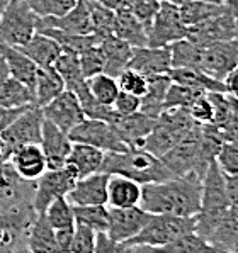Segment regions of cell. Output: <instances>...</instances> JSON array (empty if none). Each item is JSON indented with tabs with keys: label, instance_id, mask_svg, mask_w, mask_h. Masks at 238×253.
<instances>
[{
	"label": "cell",
	"instance_id": "6da1fadb",
	"mask_svg": "<svg viewBox=\"0 0 238 253\" xmlns=\"http://www.w3.org/2000/svg\"><path fill=\"white\" fill-rule=\"evenodd\" d=\"M202 177L196 172L142 185V206L150 214L196 216L201 209Z\"/></svg>",
	"mask_w": 238,
	"mask_h": 253
},
{
	"label": "cell",
	"instance_id": "7a4b0ae2",
	"mask_svg": "<svg viewBox=\"0 0 238 253\" xmlns=\"http://www.w3.org/2000/svg\"><path fill=\"white\" fill-rule=\"evenodd\" d=\"M100 172H106L109 175H123L142 185L175 177L162 158L155 157L153 153L142 146L126 148L123 151H109L104 157Z\"/></svg>",
	"mask_w": 238,
	"mask_h": 253
},
{
	"label": "cell",
	"instance_id": "3957f363",
	"mask_svg": "<svg viewBox=\"0 0 238 253\" xmlns=\"http://www.w3.org/2000/svg\"><path fill=\"white\" fill-rule=\"evenodd\" d=\"M196 231V216H174V214H150L146 224L138 235L124 241V252L162 250L170 241L186 233Z\"/></svg>",
	"mask_w": 238,
	"mask_h": 253
},
{
	"label": "cell",
	"instance_id": "277c9868",
	"mask_svg": "<svg viewBox=\"0 0 238 253\" xmlns=\"http://www.w3.org/2000/svg\"><path fill=\"white\" fill-rule=\"evenodd\" d=\"M196 121L190 118L189 109L175 107L165 109L157 118L153 129L145 138L142 148L162 158L169 150L177 145L184 136L196 126Z\"/></svg>",
	"mask_w": 238,
	"mask_h": 253
},
{
	"label": "cell",
	"instance_id": "5b68a950",
	"mask_svg": "<svg viewBox=\"0 0 238 253\" xmlns=\"http://www.w3.org/2000/svg\"><path fill=\"white\" fill-rule=\"evenodd\" d=\"M38 17L24 0H10L0 17V44H26L38 29Z\"/></svg>",
	"mask_w": 238,
	"mask_h": 253
},
{
	"label": "cell",
	"instance_id": "8992f818",
	"mask_svg": "<svg viewBox=\"0 0 238 253\" xmlns=\"http://www.w3.org/2000/svg\"><path fill=\"white\" fill-rule=\"evenodd\" d=\"M36 214L33 204L0 209V253L27 252V233Z\"/></svg>",
	"mask_w": 238,
	"mask_h": 253
},
{
	"label": "cell",
	"instance_id": "52a82bcc",
	"mask_svg": "<svg viewBox=\"0 0 238 253\" xmlns=\"http://www.w3.org/2000/svg\"><path fill=\"white\" fill-rule=\"evenodd\" d=\"M187 36V26L181 17L179 5L169 2H160V7L148 26V46L163 48L172 42L184 40Z\"/></svg>",
	"mask_w": 238,
	"mask_h": 253
},
{
	"label": "cell",
	"instance_id": "ba28073f",
	"mask_svg": "<svg viewBox=\"0 0 238 253\" xmlns=\"http://www.w3.org/2000/svg\"><path fill=\"white\" fill-rule=\"evenodd\" d=\"M77 180H79V175L68 165L61 167V169L46 170L36 180V189H34L33 206L36 212H45L46 208L54 199L68 196Z\"/></svg>",
	"mask_w": 238,
	"mask_h": 253
},
{
	"label": "cell",
	"instance_id": "9c48e42d",
	"mask_svg": "<svg viewBox=\"0 0 238 253\" xmlns=\"http://www.w3.org/2000/svg\"><path fill=\"white\" fill-rule=\"evenodd\" d=\"M68 136L72 141L92 145L99 148V150L106 151V153H109V151H123L126 148H130L121 139L114 126L102 119L85 118L70 131Z\"/></svg>",
	"mask_w": 238,
	"mask_h": 253
},
{
	"label": "cell",
	"instance_id": "30bf717a",
	"mask_svg": "<svg viewBox=\"0 0 238 253\" xmlns=\"http://www.w3.org/2000/svg\"><path fill=\"white\" fill-rule=\"evenodd\" d=\"M187 40L197 46H208L218 41L238 40V17L230 9L211 19L187 26Z\"/></svg>",
	"mask_w": 238,
	"mask_h": 253
},
{
	"label": "cell",
	"instance_id": "8fae6325",
	"mask_svg": "<svg viewBox=\"0 0 238 253\" xmlns=\"http://www.w3.org/2000/svg\"><path fill=\"white\" fill-rule=\"evenodd\" d=\"M43 109L40 106H31L24 112L15 118L5 129L0 133L3 141L10 146V150H15L24 145H40L41 141V131H43Z\"/></svg>",
	"mask_w": 238,
	"mask_h": 253
},
{
	"label": "cell",
	"instance_id": "7c38bea8",
	"mask_svg": "<svg viewBox=\"0 0 238 253\" xmlns=\"http://www.w3.org/2000/svg\"><path fill=\"white\" fill-rule=\"evenodd\" d=\"M36 182H29L15 172L9 160L0 163V209L33 204Z\"/></svg>",
	"mask_w": 238,
	"mask_h": 253
},
{
	"label": "cell",
	"instance_id": "4fadbf2b",
	"mask_svg": "<svg viewBox=\"0 0 238 253\" xmlns=\"http://www.w3.org/2000/svg\"><path fill=\"white\" fill-rule=\"evenodd\" d=\"M238 65V40L218 41L208 46H201L199 70L209 77L223 80Z\"/></svg>",
	"mask_w": 238,
	"mask_h": 253
},
{
	"label": "cell",
	"instance_id": "5bb4252c",
	"mask_svg": "<svg viewBox=\"0 0 238 253\" xmlns=\"http://www.w3.org/2000/svg\"><path fill=\"white\" fill-rule=\"evenodd\" d=\"M109 208V221L106 235L116 243L123 245L124 241L131 240L138 235L140 229L146 224L150 212L145 211L142 206H131V208Z\"/></svg>",
	"mask_w": 238,
	"mask_h": 253
},
{
	"label": "cell",
	"instance_id": "9a60e30c",
	"mask_svg": "<svg viewBox=\"0 0 238 253\" xmlns=\"http://www.w3.org/2000/svg\"><path fill=\"white\" fill-rule=\"evenodd\" d=\"M41 109L45 119L51 121L54 126H58L65 133H70L77 124L85 119V112L79 97L75 95V92L66 88Z\"/></svg>",
	"mask_w": 238,
	"mask_h": 253
},
{
	"label": "cell",
	"instance_id": "2e32d148",
	"mask_svg": "<svg viewBox=\"0 0 238 253\" xmlns=\"http://www.w3.org/2000/svg\"><path fill=\"white\" fill-rule=\"evenodd\" d=\"M38 27H53V29L63 31L68 34H92V17L87 0H77L75 5L56 17H40Z\"/></svg>",
	"mask_w": 238,
	"mask_h": 253
},
{
	"label": "cell",
	"instance_id": "e0dca14e",
	"mask_svg": "<svg viewBox=\"0 0 238 253\" xmlns=\"http://www.w3.org/2000/svg\"><path fill=\"white\" fill-rule=\"evenodd\" d=\"M72 139L68 133L61 131L58 126H54L51 121H43L41 141L40 146L45 153L48 169H61L66 165V158L72 150Z\"/></svg>",
	"mask_w": 238,
	"mask_h": 253
},
{
	"label": "cell",
	"instance_id": "ac0fdd59",
	"mask_svg": "<svg viewBox=\"0 0 238 253\" xmlns=\"http://www.w3.org/2000/svg\"><path fill=\"white\" fill-rule=\"evenodd\" d=\"M111 175L106 172H95L82 177L75 182L66 199L73 206H107V184Z\"/></svg>",
	"mask_w": 238,
	"mask_h": 253
},
{
	"label": "cell",
	"instance_id": "d6986e66",
	"mask_svg": "<svg viewBox=\"0 0 238 253\" xmlns=\"http://www.w3.org/2000/svg\"><path fill=\"white\" fill-rule=\"evenodd\" d=\"M128 68H133L145 75L146 79L155 75H165L170 72V48H153V46H142V48H133V54Z\"/></svg>",
	"mask_w": 238,
	"mask_h": 253
},
{
	"label": "cell",
	"instance_id": "ffe728a7",
	"mask_svg": "<svg viewBox=\"0 0 238 253\" xmlns=\"http://www.w3.org/2000/svg\"><path fill=\"white\" fill-rule=\"evenodd\" d=\"M155 123H157V118H151V116L145 114V112L138 111L128 116H118L114 119V123H112V126H114V129L118 131L121 139L128 146L135 148L143 145L145 138L153 129Z\"/></svg>",
	"mask_w": 238,
	"mask_h": 253
},
{
	"label": "cell",
	"instance_id": "44dd1931",
	"mask_svg": "<svg viewBox=\"0 0 238 253\" xmlns=\"http://www.w3.org/2000/svg\"><path fill=\"white\" fill-rule=\"evenodd\" d=\"M9 162L12 163L15 172L29 182H36L48 170V163H46L41 146L34 143L15 148L10 153Z\"/></svg>",
	"mask_w": 238,
	"mask_h": 253
},
{
	"label": "cell",
	"instance_id": "7402d4cb",
	"mask_svg": "<svg viewBox=\"0 0 238 253\" xmlns=\"http://www.w3.org/2000/svg\"><path fill=\"white\" fill-rule=\"evenodd\" d=\"M114 36L126 41L133 48L148 46V29L146 26L131 12L128 7L116 10L114 17Z\"/></svg>",
	"mask_w": 238,
	"mask_h": 253
},
{
	"label": "cell",
	"instance_id": "603a6c76",
	"mask_svg": "<svg viewBox=\"0 0 238 253\" xmlns=\"http://www.w3.org/2000/svg\"><path fill=\"white\" fill-rule=\"evenodd\" d=\"M106 151L99 150V148L92 145H85V143H72V150L66 158V165L72 167L79 178L87 177L91 173L100 172L104 163Z\"/></svg>",
	"mask_w": 238,
	"mask_h": 253
},
{
	"label": "cell",
	"instance_id": "cb8c5ba5",
	"mask_svg": "<svg viewBox=\"0 0 238 253\" xmlns=\"http://www.w3.org/2000/svg\"><path fill=\"white\" fill-rule=\"evenodd\" d=\"M0 54L5 60L7 67H9L10 77H14L15 80L22 82L29 88L34 90V84H36V75H38V65L31 60L27 54H24L15 46H7L0 44Z\"/></svg>",
	"mask_w": 238,
	"mask_h": 253
},
{
	"label": "cell",
	"instance_id": "d4e9b609",
	"mask_svg": "<svg viewBox=\"0 0 238 253\" xmlns=\"http://www.w3.org/2000/svg\"><path fill=\"white\" fill-rule=\"evenodd\" d=\"M142 184L123 175H111L107 184V206L111 208H131L140 206Z\"/></svg>",
	"mask_w": 238,
	"mask_h": 253
},
{
	"label": "cell",
	"instance_id": "484cf974",
	"mask_svg": "<svg viewBox=\"0 0 238 253\" xmlns=\"http://www.w3.org/2000/svg\"><path fill=\"white\" fill-rule=\"evenodd\" d=\"M99 46L104 53V60H106L104 73L118 79L119 73L123 72V70H126L128 65H130L131 54H133V46L128 44L126 41L119 40V38L114 36V34L100 40Z\"/></svg>",
	"mask_w": 238,
	"mask_h": 253
},
{
	"label": "cell",
	"instance_id": "4316f807",
	"mask_svg": "<svg viewBox=\"0 0 238 253\" xmlns=\"http://www.w3.org/2000/svg\"><path fill=\"white\" fill-rule=\"evenodd\" d=\"M19 49L27 54L38 65V68L54 67V61H56L58 54L61 53V46L53 38L46 36L40 31H36L26 44L19 46Z\"/></svg>",
	"mask_w": 238,
	"mask_h": 253
},
{
	"label": "cell",
	"instance_id": "83f0119b",
	"mask_svg": "<svg viewBox=\"0 0 238 253\" xmlns=\"http://www.w3.org/2000/svg\"><path fill=\"white\" fill-rule=\"evenodd\" d=\"M216 252H238V208L230 206L209 238Z\"/></svg>",
	"mask_w": 238,
	"mask_h": 253
},
{
	"label": "cell",
	"instance_id": "f1b7e54d",
	"mask_svg": "<svg viewBox=\"0 0 238 253\" xmlns=\"http://www.w3.org/2000/svg\"><path fill=\"white\" fill-rule=\"evenodd\" d=\"M172 79L169 73L165 75H155L148 79L146 92L140 97V111L151 118H158L163 112V104H165V95L169 90Z\"/></svg>",
	"mask_w": 238,
	"mask_h": 253
},
{
	"label": "cell",
	"instance_id": "f546056e",
	"mask_svg": "<svg viewBox=\"0 0 238 253\" xmlns=\"http://www.w3.org/2000/svg\"><path fill=\"white\" fill-rule=\"evenodd\" d=\"M169 77L175 84L186 85V87H190L202 93L225 92L223 80L213 79L208 73H204L202 70L197 68H170Z\"/></svg>",
	"mask_w": 238,
	"mask_h": 253
},
{
	"label": "cell",
	"instance_id": "4dcf8cb0",
	"mask_svg": "<svg viewBox=\"0 0 238 253\" xmlns=\"http://www.w3.org/2000/svg\"><path fill=\"white\" fill-rule=\"evenodd\" d=\"M27 252H58L54 228L45 212H38L27 233Z\"/></svg>",
	"mask_w": 238,
	"mask_h": 253
},
{
	"label": "cell",
	"instance_id": "1f68e13d",
	"mask_svg": "<svg viewBox=\"0 0 238 253\" xmlns=\"http://www.w3.org/2000/svg\"><path fill=\"white\" fill-rule=\"evenodd\" d=\"M54 68L63 79L66 90L77 92L80 87H84L87 84V79L82 73L79 53L72 51V49L61 48V53L58 54L56 61H54Z\"/></svg>",
	"mask_w": 238,
	"mask_h": 253
},
{
	"label": "cell",
	"instance_id": "d6a6232c",
	"mask_svg": "<svg viewBox=\"0 0 238 253\" xmlns=\"http://www.w3.org/2000/svg\"><path fill=\"white\" fill-rule=\"evenodd\" d=\"M65 90V82L54 67L38 68L36 84H34V95H36V106H46L51 102L56 95Z\"/></svg>",
	"mask_w": 238,
	"mask_h": 253
},
{
	"label": "cell",
	"instance_id": "836d02e7",
	"mask_svg": "<svg viewBox=\"0 0 238 253\" xmlns=\"http://www.w3.org/2000/svg\"><path fill=\"white\" fill-rule=\"evenodd\" d=\"M0 106L12 109L36 106V95L33 88L15 80L14 77H9L0 85Z\"/></svg>",
	"mask_w": 238,
	"mask_h": 253
},
{
	"label": "cell",
	"instance_id": "e575fe53",
	"mask_svg": "<svg viewBox=\"0 0 238 253\" xmlns=\"http://www.w3.org/2000/svg\"><path fill=\"white\" fill-rule=\"evenodd\" d=\"M228 7L223 2H213V0H190L182 5H179L181 17L186 26L199 24V22L211 19L214 15L221 14Z\"/></svg>",
	"mask_w": 238,
	"mask_h": 253
},
{
	"label": "cell",
	"instance_id": "d590c367",
	"mask_svg": "<svg viewBox=\"0 0 238 253\" xmlns=\"http://www.w3.org/2000/svg\"><path fill=\"white\" fill-rule=\"evenodd\" d=\"M172 68H197L201 61V46L194 44L187 38L179 40L169 46Z\"/></svg>",
	"mask_w": 238,
	"mask_h": 253
},
{
	"label": "cell",
	"instance_id": "8d00e7d4",
	"mask_svg": "<svg viewBox=\"0 0 238 253\" xmlns=\"http://www.w3.org/2000/svg\"><path fill=\"white\" fill-rule=\"evenodd\" d=\"M87 85L94 99L99 104H104V106H112L116 97H118V93L121 92L118 79L107 75V73H104V72L87 79Z\"/></svg>",
	"mask_w": 238,
	"mask_h": 253
},
{
	"label": "cell",
	"instance_id": "74e56055",
	"mask_svg": "<svg viewBox=\"0 0 238 253\" xmlns=\"http://www.w3.org/2000/svg\"><path fill=\"white\" fill-rule=\"evenodd\" d=\"M89 9H91V17H92V34L94 36L104 40V38L114 34V17L116 10L107 9L102 3L95 2V0H87Z\"/></svg>",
	"mask_w": 238,
	"mask_h": 253
},
{
	"label": "cell",
	"instance_id": "f35d334b",
	"mask_svg": "<svg viewBox=\"0 0 238 253\" xmlns=\"http://www.w3.org/2000/svg\"><path fill=\"white\" fill-rule=\"evenodd\" d=\"M73 214H75V221L84 223L97 233H102L107 229L109 221V208L106 204H97V206H73Z\"/></svg>",
	"mask_w": 238,
	"mask_h": 253
},
{
	"label": "cell",
	"instance_id": "ab89813d",
	"mask_svg": "<svg viewBox=\"0 0 238 253\" xmlns=\"http://www.w3.org/2000/svg\"><path fill=\"white\" fill-rule=\"evenodd\" d=\"M46 217L54 229H65L75 226V214L73 204L66 197H58L46 208Z\"/></svg>",
	"mask_w": 238,
	"mask_h": 253
},
{
	"label": "cell",
	"instance_id": "60d3db41",
	"mask_svg": "<svg viewBox=\"0 0 238 253\" xmlns=\"http://www.w3.org/2000/svg\"><path fill=\"white\" fill-rule=\"evenodd\" d=\"M201 95H204V93L199 92V90H194V88H190V87H186V85L172 82L169 90H167L163 111H165V109H175V107L189 109L194 104V100Z\"/></svg>",
	"mask_w": 238,
	"mask_h": 253
},
{
	"label": "cell",
	"instance_id": "b9f144b4",
	"mask_svg": "<svg viewBox=\"0 0 238 253\" xmlns=\"http://www.w3.org/2000/svg\"><path fill=\"white\" fill-rule=\"evenodd\" d=\"M165 252H216L209 241H206L202 236H199L196 231L186 233V235L179 236L177 240L170 241L169 245L162 248Z\"/></svg>",
	"mask_w": 238,
	"mask_h": 253
},
{
	"label": "cell",
	"instance_id": "7bdbcfd3",
	"mask_svg": "<svg viewBox=\"0 0 238 253\" xmlns=\"http://www.w3.org/2000/svg\"><path fill=\"white\" fill-rule=\"evenodd\" d=\"M38 17H56L68 12L77 0H24Z\"/></svg>",
	"mask_w": 238,
	"mask_h": 253
},
{
	"label": "cell",
	"instance_id": "ee69618b",
	"mask_svg": "<svg viewBox=\"0 0 238 253\" xmlns=\"http://www.w3.org/2000/svg\"><path fill=\"white\" fill-rule=\"evenodd\" d=\"M79 60H80L82 73H84L85 79H91V77L97 75V73H102L104 68H106L104 53L99 44H94L91 48L79 53Z\"/></svg>",
	"mask_w": 238,
	"mask_h": 253
},
{
	"label": "cell",
	"instance_id": "f6af8a7d",
	"mask_svg": "<svg viewBox=\"0 0 238 253\" xmlns=\"http://www.w3.org/2000/svg\"><path fill=\"white\" fill-rule=\"evenodd\" d=\"M214 162L225 175H238V141H223Z\"/></svg>",
	"mask_w": 238,
	"mask_h": 253
},
{
	"label": "cell",
	"instance_id": "bcb514c9",
	"mask_svg": "<svg viewBox=\"0 0 238 253\" xmlns=\"http://www.w3.org/2000/svg\"><path fill=\"white\" fill-rule=\"evenodd\" d=\"M118 84L123 92L133 93V95H138V97H142L148 88L146 77L142 75V73L136 72V70H133V68H126L119 73Z\"/></svg>",
	"mask_w": 238,
	"mask_h": 253
},
{
	"label": "cell",
	"instance_id": "7dc6e473",
	"mask_svg": "<svg viewBox=\"0 0 238 253\" xmlns=\"http://www.w3.org/2000/svg\"><path fill=\"white\" fill-rule=\"evenodd\" d=\"M95 238L97 231L84 223L75 221V229H73V240L70 245V252H94L95 250Z\"/></svg>",
	"mask_w": 238,
	"mask_h": 253
},
{
	"label": "cell",
	"instance_id": "c3c4849f",
	"mask_svg": "<svg viewBox=\"0 0 238 253\" xmlns=\"http://www.w3.org/2000/svg\"><path fill=\"white\" fill-rule=\"evenodd\" d=\"M160 2H162V0H126V7L146 26V29H148L151 19H153L155 14H157Z\"/></svg>",
	"mask_w": 238,
	"mask_h": 253
},
{
	"label": "cell",
	"instance_id": "681fc988",
	"mask_svg": "<svg viewBox=\"0 0 238 253\" xmlns=\"http://www.w3.org/2000/svg\"><path fill=\"white\" fill-rule=\"evenodd\" d=\"M190 118L196 121L197 124H211L214 119V106L209 99V93L197 97L194 104L189 107Z\"/></svg>",
	"mask_w": 238,
	"mask_h": 253
},
{
	"label": "cell",
	"instance_id": "f907efd6",
	"mask_svg": "<svg viewBox=\"0 0 238 253\" xmlns=\"http://www.w3.org/2000/svg\"><path fill=\"white\" fill-rule=\"evenodd\" d=\"M112 109H114L119 116H128V114H133V112H138L140 111V97L121 90L118 93V97H116L114 104H112Z\"/></svg>",
	"mask_w": 238,
	"mask_h": 253
},
{
	"label": "cell",
	"instance_id": "816d5d0a",
	"mask_svg": "<svg viewBox=\"0 0 238 253\" xmlns=\"http://www.w3.org/2000/svg\"><path fill=\"white\" fill-rule=\"evenodd\" d=\"M95 253H112V252H124L123 245L116 243L112 241L109 236L106 235V231L102 233H97V238H95Z\"/></svg>",
	"mask_w": 238,
	"mask_h": 253
},
{
	"label": "cell",
	"instance_id": "f5cc1de1",
	"mask_svg": "<svg viewBox=\"0 0 238 253\" xmlns=\"http://www.w3.org/2000/svg\"><path fill=\"white\" fill-rule=\"evenodd\" d=\"M73 228H65V229H54V236H56V245L58 252H70V245L73 240Z\"/></svg>",
	"mask_w": 238,
	"mask_h": 253
},
{
	"label": "cell",
	"instance_id": "db71d44e",
	"mask_svg": "<svg viewBox=\"0 0 238 253\" xmlns=\"http://www.w3.org/2000/svg\"><path fill=\"white\" fill-rule=\"evenodd\" d=\"M27 107H3L0 106V133H2L3 129H5L7 126H9L12 121L17 118L21 112H24Z\"/></svg>",
	"mask_w": 238,
	"mask_h": 253
},
{
	"label": "cell",
	"instance_id": "11a10c76",
	"mask_svg": "<svg viewBox=\"0 0 238 253\" xmlns=\"http://www.w3.org/2000/svg\"><path fill=\"white\" fill-rule=\"evenodd\" d=\"M225 180L230 206H237L238 208V175H225Z\"/></svg>",
	"mask_w": 238,
	"mask_h": 253
},
{
	"label": "cell",
	"instance_id": "9f6ffc18",
	"mask_svg": "<svg viewBox=\"0 0 238 253\" xmlns=\"http://www.w3.org/2000/svg\"><path fill=\"white\" fill-rule=\"evenodd\" d=\"M223 84H225V92L228 93V95L238 99V65L225 77Z\"/></svg>",
	"mask_w": 238,
	"mask_h": 253
},
{
	"label": "cell",
	"instance_id": "6f0895ef",
	"mask_svg": "<svg viewBox=\"0 0 238 253\" xmlns=\"http://www.w3.org/2000/svg\"><path fill=\"white\" fill-rule=\"evenodd\" d=\"M95 2L102 3L104 7L112 9V10H118L121 7H126V0H95Z\"/></svg>",
	"mask_w": 238,
	"mask_h": 253
},
{
	"label": "cell",
	"instance_id": "680465c9",
	"mask_svg": "<svg viewBox=\"0 0 238 253\" xmlns=\"http://www.w3.org/2000/svg\"><path fill=\"white\" fill-rule=\"evenodd\" d=\"M10 153H12V150H10V146L7 145L5 141H3V138L0 136V163L7 162L10 158Z\"/></svg>",
	"mask_w": 238,
	"mask_h": 253
},
{
	"label": "cell",
	"instance_id": "91938a15",
	"mask_svg": "<svg viewBox=\"0 0 238 253\" xmlns=\"http://www.w3.org/2000/svg\"><path fill=\"white\" fill-rule=\"evenodd\" d=\"M10 77V73H9V67H7V63H5V60H3V56L0 54V85L3 84L7 79Z\"/></svg>",
	"mask_w": 238,
	"mask_h": 253
},
{
	"label": "cell",
	"instance_id": "94428289",
	"mask_svg": "<svg viewBox=\"0 0 238 253\" xmlns=\"http://www.w3.org/2000/svg\"><path fill=\"white\" fill-rule=\"evenodd\" d=\"M221 2H223L225 5L238 17V0H221Z\"/></svg>",
	"mask_w": 238,
	"mask_h": 253
},
{
	"label": "cell",
	"instance_id": "6125c7cd",
	"mask_svg": "<svg viewBox=\"0 0 238 253\" xmlns=\"http://www.w3.org/2000/svg\"><path fill=\"white\" fill-rule=\"evenodd\" d=\"M162 2H169V3H174V5H182V3L190 2V0H162ZM213 2H221V0H213Z\"/></svg>",
	"mask_w": 238,
	"mask_h": 253
},
{
	"label": "cell",
	"instance_id": "be15d7a7",
	"mask_svg": "<svg viewBox=\"0 0 238 253\" xmlns=\"http://www.w3.org/2000/svg\"><path fill=\"white\" fill-rule=\"evenodd\" d=\"M9 2H10V0H0V17H2L3 10L7 9V5H9Z\"/></svg>",
	"mask_w": 238,
	"mask_h": 253
}]
</instances>
